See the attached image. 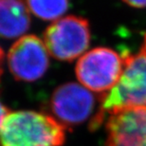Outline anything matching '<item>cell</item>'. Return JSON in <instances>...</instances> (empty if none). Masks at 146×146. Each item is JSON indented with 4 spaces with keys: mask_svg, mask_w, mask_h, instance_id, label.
<instances>
[{
    "mask_svg": "<svg viewBox=\"0 0 146 146\" xmlns=\"http://www.w3.org/2000/svg\"><path fill=\"white\" fill-rule=\"evenodd\" d=\"M121 57L122 73L116 86L102 97L100 112L91 122L95 128L103 123L106 114L110 115L126 108L146 107V34L136 54L125 52Z\"/></svg>",
    "mask_w": 146,
    "mask_h": 146,
    "instance_id": "6da1fadb",
    "label": "cell"
},
{
    "mask_svg": "<svg viewBox=\"0 0 146 146\" xmlns=\"http://www.w3.org/2000/svg\"><path fill=\"white\" fill-rule=\"evenodd\" d=\"M65 138L63 124L35 111L10 112L0 127V146H61Z\"/></svg>",
    "mask_w": 146,
    "mask_h": 146,
    "instance_id": "7a4b0ae2",
    "label": "cell"
},
{
    "mask_svg": "<svg viewBox=\"0 0 146 146\" xmlns=\"http://www.w3.org/2000/svg\"><path fill=\"white\" fill-rule=\"evenodd\" d=\"M122 69L123 62L119 53L108 48H96L79 59L75 72L88 90L106 93L119 82Z\"/></svg>",
    "mask_w": 146,
    "mask_h": 146,
    "instance_id": "3957f363",
    "label": "cell"
},
{
    "mask_svg": "<svg viewBox=\"0 0 146 146\" xmlns=\"http://www.w3.org/2000/svg\"><path fill=\"white\" fill-rule=\"evenodd\" d=\"M90 38L88 21L75 15L56 20L44 33L48 53L57 60L69 62L86 50Z\"/></svg>",
    "mask_w": 146,
    "mask_h": 146,
    "instance_id": "277c9868",
    "label": "cell"
},
{
    "mask_svg": "<svg viewBox=\"0 0 146 146\" xmlns=\"http://www.w3.org/2000/svg\"><path fill=\"white\" fill-rule=\"evenodd\" d=\"M8 65L16 80H39L49 66L48 51L45 43L35 35L22 36L11 46L8 54Z\"/></svg>",
    "mask_w": 146,
    "mask_h": 146,
    "instance_id": "5b68a950",
    "label": "cell"
},
{
    "mask_svg": "<svg viewBox=\"0 0 146 146\" xmlns=\"http://www.w3.org/2000/svg\"><path fill=\"white\" fill-rule=\"evenodd\" d=\"M95 99L86 87L75 83L62 84L54 90L50 108L61 124L77 125L89 118Z\"/></svg>",
    "mask_w": 146,
    "mask_h": 146,
    "instance_id": "8992f818",
    "label": "cell"
},
{
    "mask_svg": "<svg viewBox=\"0 0 146 146\" xmlns=\"http://www.w3.org/2000/svg\"><path fill=\"white\" fill-rule=\"evenodd\" d=\"M106 131L107 146H146V107L110 114Z\"/></svg>",
    "mask_w": 146,
    "mask_h": 146,
    "instance_id": "52a82bcc",
    "label": "cell"
},
{
    "mask_svg": "<svg viewBox=\"0 0 146 146\" xmlns=\"http://www.w3.org/2000/svg\"><path fill=\"white\" fill-rule=\"evenodd\" d=\"M30 26V11L24 0H0V37L21 36Z\"/></svg>",
    "mask_w": 146,
    "mask_h": 146,
    "instance_id": "ba28073f",
    "label": "cell"
},
{
    "mask_svg": "<svg viewBox=\"0 0 146 146\" xmlns=\"http://www.w3.org/2000/svg\"><path fill=\"white\" fill-rule=\"evenodd\" d=\"M29 10L38 18L55 20L68 9V0H26Z\"/></svg>",
    "mask_w": 146,
    "mask_h": 146,
    "instance_id": "9c48e42d",
    "label": "cell"
},
{
    "mask_svg": "<svg viewBox=\"0 0 146 146\" xmlns=\"http://www.w3.org/2000/svg\"><path fill=\"white\" fill-rule=\"evenodd\" d=\"M122 1L134 8H146V0H122Z\"/></svg>",
    "mask_w": 146,
    "mask_h": 146,
    "instance_id": "30bf717a",
    "label": "cell"
},
{
    "mask_svg": "<svg viewBox=\"0 0 146 146\" xmlns=\"http://www.w3.org/2000/svg\"><path fill=\"white\" fill-rule=\"evenodd\" d=\"M10 112H9L8 108L1 103V102H0V127H1V125L3 123V121L5 119V118L7 117V115Z\"/></svg>",
    "mask_w": 146,
    "mask_h": 146,
    "instance_id": "8fae6325",
    "label": "cell"
},
{
    "mask_svg": "<svg viewBox=\"0 0 146 146\" xmlns=\"http://www.w3.org/2000/svg\"><path fill=\"white\" fill-rule=\"evenodd\" d=\"M3 56H4V53H3V50L0 48V77H1L2 74V61H3Z\"/></svg>",
    "mask_w": 146,
    "mask_h": 146,
    "instance_id": "7c38bea8",
    "label": "cell"
}]
</instances>
